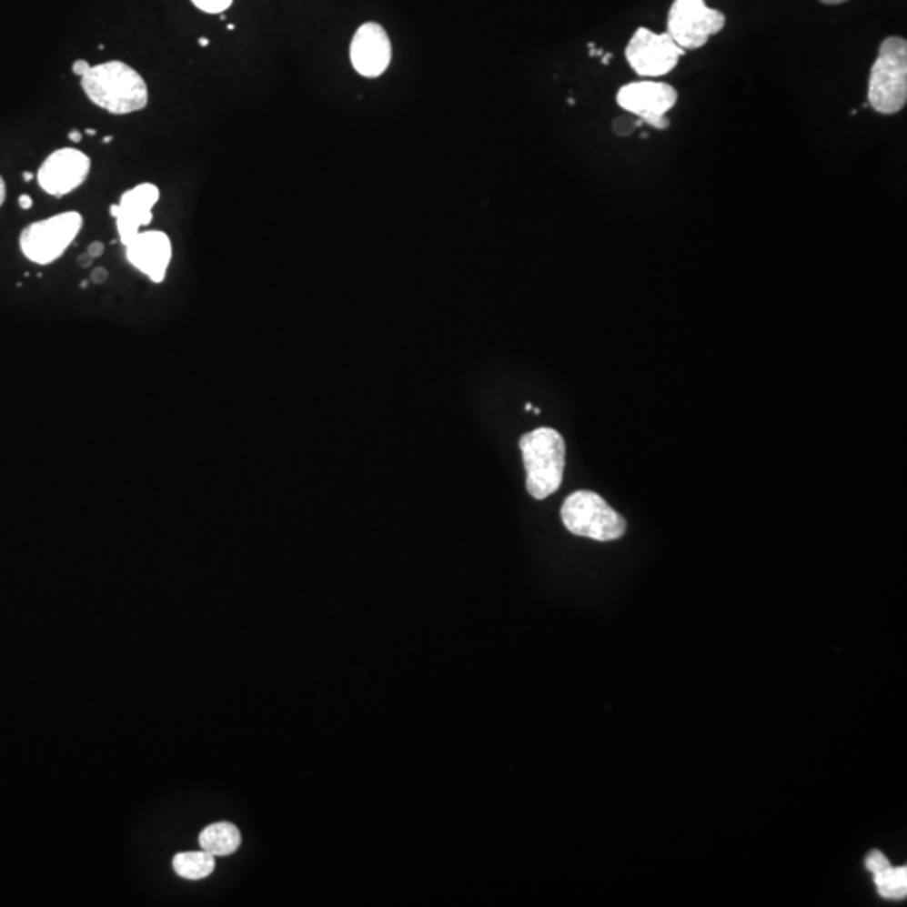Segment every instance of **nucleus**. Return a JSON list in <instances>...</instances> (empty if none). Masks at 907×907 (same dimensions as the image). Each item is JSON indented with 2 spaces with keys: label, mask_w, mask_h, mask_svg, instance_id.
I'll return each mask as SVG.
<instances>
[{
  "label": "nucleus",
  "mask_w": 907,
  "mask_h": 907,
  "mask_svg": "<svg viewBox=\"0 0 907 907\" xmlns=\"http://www.w3.org/2000/svg\"><path fill=\"white\" fill-rule=\"evenodd\" d=\"M350 61L355 71L365 77L382 76L392 61V45L380 24L367 23L358 27L350 45Z\"/></svg>",
  "instance_id": "f8f14e48"
},
{
  "label": "nucleus",
  "mask_w": 907,
  "mask_h": 907,
  "mask_svg": "<svg viewBox=\"0 0 907 907\" xmlns=\"http://www.w3.org/2000/svg\"><path fill=\"white\" fill-rule=\"evenodd\" d=\"M724 25L726 15L708 7L704 0H674L667 15V34L684 51L700 49Z\"/></svg>",
  "instance_id": "423d86ee"
},
{
  "label": "nucleus",
  "mask_w": 907,
  "mask_h": 907,
  "mask_svg": "<svg viewBox=\"0 0 907 907\" xmlns=\"http://www.w3.org/2000/svg\"><path fill=\"white\" fill-rule=\"evenodd\" d=\"M526 468V488L535 499L558 491L565 470V440L557 430L539 427L519 438Z\"/></svg>",
  "instance_id": "f03ea898"
},
{
  "label": "nucleus",
  "mask_w": 907,
  "mask_h": 907,
  "mask_svg": "<svg viewBox=\"0 0 907 907\" xmlns=\"http://www.w3.org/2000/svg\"><path fill=\"white\" fill-rule=\"evenodd\" d=\"M172 254V241L162 230L138 232L132 241L125 244L126 261L155 285L164 283Z\"/></svg>",
  "instance_id": "9b49d317"
},
{
  "label": "nucleus",
  "mask_w": 907,
  "mask_h": 907,
  "mask_svg": "<svg viewBox=\"0 0 907 907\" xmlns=\"http://www.w3.org/2000/svg\"><path fill=\"white\" fill-rule=\"evenodd\" d=\"M71 69H73V73H75V75H77V76L81 77L83 76V75H85V73H86V71H88L89 63L88 61H85V59H77V61H75V63H73V66H71Z\"/></svg>",
  "instance_id": "aec40b11"
},
{
  "label": "nucleus",
  "mask_w": 907,
  "mask_h": 907,
  "mask_svg": "<svg viewBox=\"0 0 907 907\" xmlns=\"http://www.w3.org/2000/svg\"><path fill=\"white\" fill-rule=\"evenodd\" d=\"M83 216L76 210L37 220L21 232L19 246L31 263L47 266L57 261L83 229Z\"/></svg>",
  "instance_id": "39448f33"
},
{
  "label": "nucleus",
  "mask_w": 907,
  "mask_h": 907,
  "mask_svg": "<svg viewBox=\"0 0 907 907\" xmlns=\"http://www.w3.org/2000/svg\"><path fill=\"white\" fill-rule=\"evenodd\" d=\"M86 135H89V136H96V130H93V128H88V130H86Z\"/></svg>",
  "instance_id": "cd10ccee"
},
{
  "label": "nucleus",
  "mask_w": 907,
  "mask_h": 907,
  "mask_svg": "<svg viewBox=\"0 0 907 907\" xmlns=\"http://www.w3.org/2000/svg\"><path fill=\"white\" fill-rule=\"evenodd\" d=\"M81 88L89 101L111 115H130L148 105V86L142 75L123 61L89 66L81 76Z\"/></svg>",
  "instance_id": "f257e3e1"
},
{
  "label": "nucleus",
  "mask_w": 907,
  "mask_h": 907,
  "mask_svg": "<svg viewBox=\"0 0 907 907\" xmlns=\"http://www.w3.org/2000/svg\"><path fill=\"white\" fill-rule=\"evenodd\" d=\"M19 206H21V208H24V210H29V208L34 206L33 197H31V196H27V194H24V196L19 197Z\"/></svg>",
  "instance_id": "4be33fe9"
},
{
  "label": "nucleus",
  "mask_w": 907,
  "mask_h": 907,
  "mask_svg": "<svg viewBox=\"0 0 907 907\" xmlns=\"http://www.w3.org/2000/svg\"><path fill=\"white\" fill-rule=\"evenodd\" d=\"M111 142H113V136H105V138H103V143H106V145Z\"/></svg>",
  "instance_id": "c85d7f7f"
},
{
  "label": "nucleus",
  "mask_w": 907,
  "mask_h": 907,
  "mask_svg": "<svg viewBox=\"0 0 907 907\" xmlns=\"http://www.w3.org/2000/svg\"><path fill=\"white\" fill-rule=\"evenodd\" d=\"M867 101L879 115H896L907 103V43L904 37H887L879 47Z\"/></svg>",
  "instance_id": "7ed1b4c3"
},
{
  "label": "nucleus",
  "mask_w": 907,
  "mask_h": 907,
  "mask_svg": "<svg viewBox=\"0 0 907 907\" xmlns=\"http://www.w3.org/2000/svg\"><path fill=\"white\" fill-rule=\"evenodd\" d=\"M525 408H526V410H533V405H531V404H526L525 405Z\"/></svg>",
  "instance_id": "c756f323"
},
{
  "label": "nucleus",
  "mask_w": 907,
  "mask_h": 907,
  "mask_svg": "<svg viewBox=\"0 0 907 907\" xmlns=\"http://www.w3.org/2000/svg\"><path fill=\"white\" fill-rule=\"evenodd\" d=\"M684 55L686 51L669 34L652 33L647 27H639L625 47L629 66L642 77L666 76Z\"/></svg>",
  "instance_id": "0eeeda50"
},
{
  "label": "nucleus",
  "mask_w": 907,
  "mask_h": 907,
  "mask_svg": "<svg viewBox=\"0 0 907 907\" xmlns=\"http://www.w3.org/2000/svg\"><path fill=\"white\" fill-rule=\"evenodd\" d=\"M23 176L25 182H31V180H33L34 178V174L33 172H24Z\"/></svg>",
  "instance_id": "bb28decb"
},
{
  "label": "nucleus",
  "mask_w": 907,
  "mask_h": 907,
  "mask_svg": "<svg viewBox=\"0 0 907 907\" xmlns=\"http://www.w3.org/2000/svg\"><path fill=\"white\" fill-rule=\"evenodd\" d=\"M5 196H7V188H5V182H4V178L0 176V206L4 204Z\"/></svg>",
  "instance_id": "b1692460"
},
{
  "label": "nucleus",
  "mask_w": 907,
  "mask_h": 907,
  "mask_svg": "<svg viewBox=\"0 0 907 907\" xmlns=\"http://www.w3.org/2000/svg\"><path fill=\"white\" fill-rule=\"evenodd\" d=\"M67 138H69V142L79 143L83 140V133L75 128V130H71V132L67 133Z\"/></svg>",
  "instance_id": "5701e85b"
},
{
  "label": "nucleus",
  "mask_w": 907,
  "mask_h": 907,
  "mask_svg": "<svg viewBox=\"0 0 907 907\" xmlns=\"http://www.w3.org/2000/svg\"><path fill=\"white\" fill-rule=\"evenodd\" d=\"M198 45H202V47H207V45H210V41H208L207 37H200V39H198Z\"/></svg>",
  "instance_id": "a878e982"
},
{
  "label": "nucleus",
  "mask_w": 907,
  "mask_h": 907,
  "mask_svg": "<svg viewBox=\"0 0 907 907\" xmlns=\"http://www.w3.org/2000/svg\"><path fill=\"white\" fill-rule=\"evenodd\" d=\"M76 261L77 264H79V267H83V269H88V267H91V266H93V263H95V259H93V257L89 256L88 252H83V254H79V256H77Z\"/></svg>",
  "instance_id": "412c9836"
},
{
  "label": "nucleus",
  "mask_w": 907,
  "mask_h": 907,
  "mask_svg": "<svg viewBox=\"0 0 907 907\" xmlns=\"http://www.w3.org/2000/svg\"><path fill=\"white\" fill-rule=\"evenodd\" d=\"M640 123H642L640 120L632 121L629 120V118H619V120H615V123H613V130H615V133H619V135L627 136V135H630V133L634 132L635 128H637Z\"/></svg>",
  "instance_id": "f3484780"
},
{
  "label": "nucleus",
  "mask_w": 907,
  "mask_h": 907,
  "mask_svg": "<svg viewBox=\"0 0 907 907\" xmlns=\"http://www.w3.org/2000/svg\"><path fill=\"white\" fill-rule=\"evenodd\" d=\"M194 7L206 14H222L227 11L234 0H190Z\"/></svg>",
  "instance_id": "dca6fc26"
},
{
  "label": "nucleus",
  "mask_w": 907,
  "mask_h": 907,
  "mask_svg": "<svg viewBox=\"0 0 907 907\" xmlns=\"http://www.w3.org/2000/svg\"><path fill=\"white\" fill-rule=\"evenodd\" d=\"M820 2L829 4V5H839V4H843V2H847V0H820Z\"/></svg>",
  "instance_id": "393cba45"
},
{
  "label": "nucleus",
  "mask_w": 907,
  "mask_h": 907,
  "mask_svg": "<svg viewBox=\"0 0 907 907\" xmlns=\"http://www.w3.org/2000/svg\"><path fill=\"white\" fill-rule=\"evenodd\" d=\"M86 252H88L93 259H98V257H101L105 254V244L101 241H93L89 244Z\"/></svg>",
  "instance_id": "6ab92c4d"
},
{
  "label": "nucleus",
  "mask_w": 907,
  "mask_h": 907,
  "mask_svg": "<svg viewBox=\"0 0 907 907\" xmlns=\"http://www.w3.org/2000/svg\"><path fill=\"white\" fill-rule=\"evenodd\" d=\"M91 158L76 148H59L45 158L37 172V184L47 196L65 197L86 182Z\"/></svg>",
  "instance_id": "1a4fd4ad"
},
{
  "label": "nucleus",
  "mask_w": 907,
  "mask_h": 907,
  "mask_svg": "<svg viewBox=\"0 0 907 907\" xmlns=\"http://www.w3.org/2000/svg\"><path fill=\"white\" fill-rule=\"evenodd\" d=\"M160 200V188L143 182L121 194L120 204H111L110 216L116 220L120 242L125 246L154 220V208Z\"/></svg>",
  "instance_id": "9d476101"
},
{
  "label": "nucleus",
  "mask_w": 907,
  "mask_h": 907,
  "mask_svg": "<svg viewBox=\"0 0 907 907\" xmlns=\"http://www.w3.org/2000/svg\"><path fill=\"white\" fill-rule=\"evenodd\" d=\"M214 867H216L214 855L206 852V851L176 853L174 857V869H176V874L184 879H190V881L206 879L212 874Z\"/></svg>",
  "instance_id": "2eb2a0df"
},
{
  "label": "nucleus",
  "mask_w": 907,
  "mask_h": 907,
  "mask_svg": "<svg viewBox=\"0 0 907 907\" xmlns=\"http://www.w3.org/2000/svg\"><path fill=\"white\" fill-rule=\"evenodd\" d=\"M198 843L214 857H226L241 847V831L230 821H217L202 831Z\"/></svg>",
  "instance_id": "4468645a"
},
{
  "label": "nucleus",
  "mask_w": 907,
  "mask_h": 907,
  "mask_svg": "<svg viewBox=\"0 0 907 907\" xmlns=\"http://www.w3.org/2000/svg\"><path fill=\"white\" fill-rule=\"evenodd\" d=\"M561 521L569 533L597 541H613L625 533V519L593 491L571 492L561 506Z\"/></svg>",
  "instance_id": "20e7f679"
},
{
  "label": "nucleus",
  "mask_w": 907,
  "mask_h": 907,
  "mask_svg": "<svg viewBox=\"0 0 907 907\" xmlns=\"http://www.w3.org/2000/svg\"><path fill=\"white\" fill-rule=\"evenodd\" d=\"M678 103V91L667 83L637 81L617 93V105L635 118L656 130H667L670 121L666 115Z\"/></svg>",
  "instance_id": "6e6552de"
},
{
  "label": "nucleus",
  "mask_w": 907,
  "mask_h": 907,
  "mask_svg": "<svg viewBox=\"0 0 907 907\" xmlns=\"http://www.w3.org/2000/svg\"><path fill=\"white\" fill-rule=\"evenodd\" d=\"M108 277H110L108 269H105V267H95V269L91 271V276H89V283H93V285H103V283H106V281H108Z\"/></svg>",
  "instance_id": "a211bd4d"
},
{
  "label": "nucleus",
  "mask_w": 907,
  "mask_h": 907,
  "mask_svg": "<svg viewBox=\"0 0 907 907\" xmlns=\"http://www.w3.org/2000/svg\"><path fill=\"white\" fill-rule=\"evenodd\" d=\"M865 867L872 874L877 892L884 899L901 901L907 896V867H892L881 851H872L865 859Z\"/></svg>",
  "instance_id": "ddd939ff"
}]
</instances>
